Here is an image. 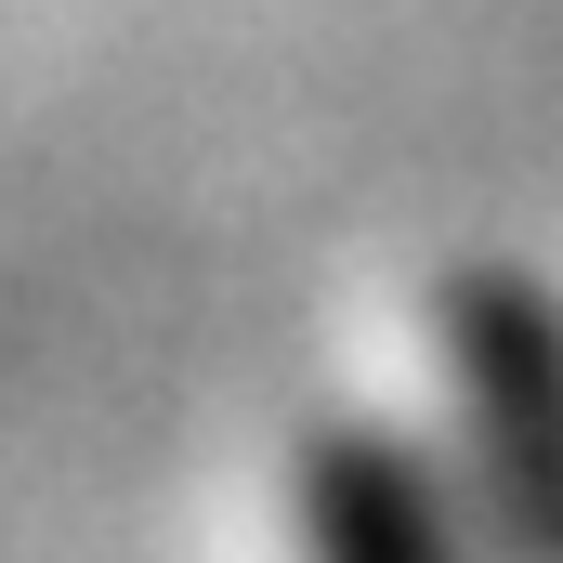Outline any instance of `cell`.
I'll return each mask as SVG.
<instances>
[{"label": "cell", "mask_w": 563, "mask_h": 563, "mask_svg": "<svg viewBox=\"0 0 563 563\" xmlns=\"http://www.w3.org/2000/svg\"><path fill=\"white\" fill-rule=\"evenodd\" d=\"M445 407L498 563H563V301L511 263L445 288Z\"/></svg>", "instance_id": "1"}, {"label": "cell", "mask_w": 563, "mask_h": 563, "mask_svg": "<svg viewBox=\"0 0 563 563\" xmlns=\"http://www.w3.org/2000/svg\"><path fill=\"white\" fill-rule=\"evenodd\" d=\"M301 563H472L459 538V498L432 485V459L380 420H328L301 445Z\"/></svg>", "instance_id": "2"}]
</instances>
